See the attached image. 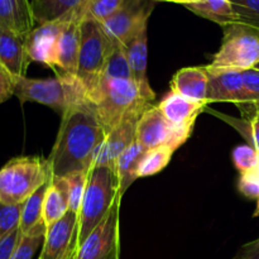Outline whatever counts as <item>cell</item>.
I'll use <instances>...</instances> for the list:
<instances>
[{
    "mask_svg": "<svg viewBox=\"0 0 259 259\" xmlns=\"http://www.w3.org/2000/svg\"><path fill=\"white\" fill-rule=\"evenodd\" d=\"M233 259H259V239L243 245Z\"/></svg>",
    "mask_w": 259,
    "mask_h": 259,
    "instance_id": "39",
    "label": "cell"
},
{
    "mask_svg": "<svg viewBox=\"0 0 259 259\" xmlns=\"http://www.w3.org/2000/svg\"><path fill=\"white\" fill-rule=\"evenodd\" d=\"M89 174H90V171H77L62 177L66 185V190H67L70 211L76 212V214L80 212L81 205H82L86 186H88Z\"/></svg>",
    "mask_w": 259,
    "mask_h": 259,
    "instance_id": "28",
    "label": "cell"
},
{
    "mask_svg": "<svg viewBox=\"0 0 259 259\" xmlns=\"http://www.w3.org/2000/svg\"><path fill=\"white\" fill-rule=\"evenodd\" d=\"M78 248V214L68 211L46 232L38 259H75Z\"/></svg>",
    "mask_w": 259,
    "mask_h": 259,
    "instance_id": "11",
    "label": "cell"
},
{
    "mask_svg": "<svg viewBox=\"0 0 259 259\" xmlns=\"http://www.w3.org/2000/svg\"><path fill=\"white\" fill-rule=\"evenodd\" d=\"M143 111L129 114L106 134L104 142L96 149L93 159V167L110 166L115 168L116 159L136 141L137 123Z\"/></svg>",
    "mask_w": 259,
    "mask_h": 259,
    "instance_id": "13",
    "label": "cell"
},
{
    "mask_svg": "<svg viewBox=\"0 0 259 259\" xmlns=\"http://www.w3.org/2000/svg\"><path fill=\"white\" fill-rule=\"evenodd\" d=\"M115 47L104 32L101 23L83 14L80 27V53L76 76L83 83L88 94L103 77L109 56Z\"/></svg>",
    "mask_w": 259,
    "mask_h": 259,
    "instance_id": "7",
    "label": "cell"
},
{
    "mask_svg": "<svg viewBox=\"0 0 259 259\" xmlns=\"http://www.w3.org/2000/svg\"><path fill=\"white\" fill-rule=\"evenodd\" d=\"M207 82H209V73L206 66L202 67L199 66V67H185L177 71L172 77L169 86L171 91L185 98L206 103Z\"/></svg>",
    "mask_w": 259,
    "mask_h": 259,
    "instance_id": "19",
    "label": "cell"
},
{
    "mask_svg": "<svg viewBox=\"0 0 259 259\" xmlns=\"http://www.w3.org/2000/svg\"><path fill=\"white\" fill-rule=\"evenodd\" d=\"M73 9L53 22L39 24L27 35V52L32 62L42 63L55 70L57 42Z\"/></svg>",
    "mask_w": 259,
    "mask_h": 259,
    "instance_id": "12",
    "label": "cell"
},
{
    "mask_svg": "<svg viewBox=\"0 0 259 259\" xmlns=\"http://www.w3.org/2000/svg\"><path fill=\"white\" fill-rule=\"evenodd\" d=\"M70 211L66 185L62 177L51 176L50 186L43 204V220L47 228L62 219Z\"/></svg>",
    "mask_w": 259,
    "mask_h": 259,
    "instance_id": "21",
    "label": "cell"
},
{
    "mask_svg": "<svg viewBox=\"0 0 259 259\" xmlns=\"http://www.w3.org/2000/svg\"><path fill=\"white\" fill-rule=\"evenodd\" d=\"M103 77L113 78H132L131 67L123 46H116L109 56L108 62L104 68ZM133 80V78H132Z\"/></svg>",
    "mask_w": 259,
    "mask_h": 259,
    "instance_id": "29",
    "label": "cell"
},
{
    "mask_svg": "<svg viewBox=\"0 0 259 259\" xmlns=\"http://www.w3.org/2000/svg\"><path fill=\"white\" fill-rule=\"evenodd\" d=\"M61 116L57 138L47 158L51 176L63 177L72 172H89L96 149L108 133L89 99L73 105Z\"/></svg>",
    "mask_w": 259,
    "mask_h": 259,
    "instance_id": "1",
    "label": "cell"
},
{
    "mask_svg": "<svg viewBox=\"0 0 259 259\" xmlns=\"http://www.w3.org/2000/svg\"><path fill=\"white\" fill-rule=\"evenodd\" d=\"M161 2H174V0H161Z\"/></svg>",
    "mask_w": 259,
    "mask_h": 259,
    "instance_id": "42",
    "label": "cell"
},
{
    "mask_svg": "<svg viewBox=\"0 0 259 259\" xmlns=\"http://www.w3.org/2000/svg\"><path fill=\"white\" fill-rule=\"evenodd\" d=\"M253 106V113H244L245 115L242 119L234 118V116L225 115V114L212 113L220 119L232 125L233 128L239 132L240 136L248 142L249 146L259 153V104H249Z\"/></svg>",
    "mask_w": 259,
    "mask_h": 259,
    "instance_id": "26",
    "label": "cell"
},
{
    "mask_svg": "<svg viewBox=\"0 0 259 259\" xmlns=\"http://www.w3.org/2000/svg\"><path fill=\"white\" fill-rule=\"evenodd\" d=\"M146 149L137 141H134L123 153L120 154L115 162V172L119 181V192L121 197L124 196L126 190L133 185L137 177V169L142 157L146 153Z\"/></svg>",
    "mask_w": 259,
    "mask_h": 259,
    "instance_id": "22",
    "label": "cell"
},
{
    "mask_svg": "<svg viewBox=\"0 0 259 259\" xmlns=\"http://www.w3.org/2000/svg\"><path fill=\"white\" fill-rule=\"evenodd\" d=\"M125 0H83L85 14L98 22L104 23L110 18Z\"/></svg>",
    "mask_w": 259,
    "mask_h": 259,
    "instance_id": "30",
    "label": "cell"
},
{
    "mask_svg": "<svg viewBox=\"0 0 259 259\" xmlns=\"http://www.w3.org/2000/svg\"><path fill=\"white\" fill-rule=\"evenodd\" d=\"M147 42H148L147 28H144L138 34L124 43L123 47L125 51L126 58H128L129 67H131L132 78L141 90L142 96L152 103L156 95H154L148 82V78H147V55H148Z\"/></svg>",
    "mask_w": 259,
    "mask_h": 259,
    "instance_id": "18",
    "label": "cell"
},
{
    "mask_svg": "<svg viewBox=\"0 0 259 259\" xmlns=\"http://www.w3.org/2000/svg\"><path fill=\"white\" fill-rule=\"evenodd\" d=\"M206 103L201 101H195L191 99H187L180 94L169 91L158 104V109L163 114L164 118L177 128L194 129V124L196 121L197 116L205 111Z\"/></svg>",
    "mask_w": 259,
    "mask_h": 259,
    "instance_id": "16",
    "label": "cell"
},
{
    "mask_svg": "<svg viewBox=\"0 0 259 259\" xmlns=\"http://www.w3.org/2000/svg\"><path fill=\"white\" fill-rule=\"evenodd\" d=\"M34 25L29 0H0V27L27 35Z\"/></svg>",
    "mask_w": 259,
    "mask_h": 259,
    "instance_id": "20",
    "label": "cell"
},
{
    "mask_svg": "<svg viewBox=\"0 0 259 259\" xmlns=\"http://www.w3.org/2000/svg\"><path fill=\"white\" fill-rule=\"evenodd\" d=\"M238 190L248 199H258L259 197V166L250 171L240 174L238 181Z\"/></svg>",
    "mask_w": 259,
    "mask_h": 259,
    "instance_id": "35",
    "label": "cell"
},
{
    "mask_svg": "<svg viewBox=\"0 0 259 259\" xmlns=\"http://www.w3.org/2000/svg\"><path fill=\"white\" fill-rule=\"evenodd\" d=\"M184 7L200 17L218 23L222 27L237 22L230 0H200Z\"/></svg>",
    "mask_w": 259,
    "mask_h": 259,
    "instance_id": "23",
    "label": "cell"
},
{
    "mask_svg": "<svg viewBox=\"0 0 259 259\" xmlns=\"http://www.w3.org/2000/svg\"><path fill=\"white\" fill-rule=\"evenodd\" d=\"M45 234H22L10 259H32L45 242Z\"/></svg>",
    "mask_w": 259,
    "mask_h": 259,
    "instance_id": "34",
    "label": "cell"
},
{
    "mask_svg": "<svg viewBox=\"0 0 259 259\" xmlns=\"http://www.w3.org/2000/svg\"><path fill=\"white\" fill-rule=\"evenodd\" d=\"M119 197L121 195L115 168L110 166L93 167L78 212V245L100 224Z\"/></svg>",
    "mask_w": 259,
    "mask_h": 259,
    "instance_id": "4",
    "label": "cell"
},
{
    "mask_svg": "<svg viewBox=\"0 0 259 259\" xmlns=\"http://www.w3.org/2000/svg\"><path fill=\"white\" fill-rule=\"evenodd\" d=\"M222 28V46L207 67L235 71L254 68L259 63V29L238 22Z\"/></svg>",
    "mask_w": 259,
    "mask_h": 259,
    "instance_id": "6",
    "label": "cell"
},
{
    "mask_svg": "<svg viewBox=\"0 0 259 259\" xmlns=\"http://www.w3.org/2000/svg\"><path fill=\"white\" fill-rule=\"evenodd\" d=\"M83 14V2L73 9L70 20L63 28L57 42L56 51V67L61 68L63 73L76 76L80 53V27Z\"/></svg>",
    "mask_w": 259,
    "mask_h": 259,
    "instance_id": "14",
    "label": "cell"
},
{
    "mask_svg": "<svg viewBox=\"0 0 259 259\" xmlns=\"http://www.w3.org/2000/svg\"><path fill=\"white\" fill-rule=\"evenodd\" d=\"M23 204L8 205L0 202V240L19 229Z\"/></svg>",
    "mask_w": 259,
    "mask_h": 259,
    "instance_id": "31",
    "label": "cell"
},
{
    "mask_svg": "<svg viewBox=\"0 0 259 259\" xmlns=\"http://www.w3.org/2000/svg\"><path fill=\"white\" fill-rule=\"evenodd\" d=\"M196 2H200V0H174L172 3H179V4L186 5V4H191V3H196Z\"/></svg>",
    "mask_w": 259,
    "mask_h": 259,
    "instance_id": "40",
    "label": "cell"
},
{
    "mask_svg": "<svg viewBox=\"0 0 259 259\" xmlns=\"http://www.w3.org/2000/svg\"><path fill=\"white\" fill-rule=\"evenodd\" d=\"M121 197H119L100 224L78 245L76 259H119L120 255V217Z\"/></svg>",
    "mask_w": 259,
    "mask_h": 259,
    "instance_id": "9",
    "label": "cell"
},
{
    "mask_svg": "<svg viewBox=\"0 0 259 259\" xmlns=\"http://www.w3.org/2000/svg\"><path fill=\"white\" fill-rule=\"evenodd\" d=\"M27 35L0 27V63L14 77H24L32 62L27 52Z\"/></svg>",
    "mask_w": 259,
    "mask_h": 259,
    "instance_id": "17",
    "label": "cell"
},
{
    "mask_svg": "<svg viewBox=\"0 0 259 259\" xmlns=\"http://www.w3.org/2000/svg\"><path fill=\"white\" fill-rule=\"evenodd\" d=\"M82 2L83 0H32L30 7L35 24L39 25L60 19Z\"/></svg>",
    "mask_w": 259,
    "mask_h": 259,
    "instance_id": "24",
    "label": "cell"
},
{
    "mask_svg": "<svg viewBox=\"0 0 259 259\" xmlns=\"http://www.w3.org/2000/svg\"><path fill=\"white\" fill-rule=\"evenodd\" d=\"M75 259H76V258H75Z\"/></svg>",
    "mask_w": 259,
    "mask_h": 259,
    "instance_id": "44",
    "label": "cell"
},
{
    "mask_svg": "<svg viewBox=\"0 0 259 259\" xmlns=\"http://www.w3.org/2000/svg\"><path fill=\"white\" fill-rule=\"evenodd\" d=\"M245 91V104H259V70L242 71Z\"/></svg>",
    "mask_w": 259,
    "mask_h": 259,
    "instance_id": "36",
    "label": "cell"
},
{
    "mask_svg": "<svg viewBox=\"0 0 259 259\" xmlns=\"http://www.w3.org/2000/svg\"><path fill=\"white\" fill-rule=\"evenodd\" d=\"M20 237H22V232L18 229L0 240V259H10Z\"/></svg>",
    "mask_w": 259,
    "mask_h": 259,
    "instance_id": "38",
    "label": "cell"
},
{
    "mask_svg": "<svg viewBox=\"0 0 259 259\" xmlns=\"http://www.w3.org/2000/svg\"><path fill=\"white\" fill-rule=\"evenodd\" d=\"M14 96L22 103H38L63 113L73 105L88 100V90L77 78L68 73H57L52 78H15Z\"/></svg>",
    "mask_w": 259,
    "mask_h": 259,
    "instance_id": "3",
    "label": "cell"
},
{
    "mask_svg": "<svg viewBox=\"0 0 259 259\" xmlns=\"http://www.w3.org/2000/svg\"><path fill=\"white\" fill-rule=\"evenodd\" d=\"M15 78L4 66L0 63V105L14 96Z\"/></svg>",
    "mask_w": 259,
    "mask_h": 259,
    "instance_id": "37",
    "label": "cell"
},
{
    "mask_svg": "<svg viewBox=\"0 0 259 259\" xmlns=\"http://www.w3.org/2000/svg\"><path fill=\"white\" fill-rule=\"evenodd\" d=\"M88 99L106 133L129 114L146 110L152 104L142 96L132 78L101 77L98 85L88 94Z\"/></svg>",
    "mask_w": 259,
    "mask_h": 259,
    "instance_id": "2",
    "label": "cell"
},
{
    "mask_svg": "<svg viewBox=\"0 0 259 259\" xmlns=\"http://www.w3.org/2000/svg\"><path fill=\"white\" fill-rule=\"evenodd\" d=\"M233 162L235 168L243 174L259 166V153L249 144L238 146L233 151Z\"/></svg>",
    "mask_w": 259,
    "mask_h": 259,
    "instance_id": "33",
    "label": "cell"
},
{
    "mask_svg": "<svg viewBox=\"0 0 259 259\" xmlns=\"http://www.w3.org/2000/svg\"><path fill=\"white\" fill-rule=\"evenodd\" d=\"M191 133L192 131L189 129L172 125L164 118L158 106L151 104L137 123L136 141L146 151L162 146L172 147L176 151L190 138Z\"/></svg>",
    "mask_w": 259,
    "mask_h": 259,
    "instance_id": "8",
    "label": "cell"
},
{
    "mask_svg": "<svg viewBox=\"0 0 259 259\" xmlns=\"http://www.w3.org/2000/svg\"><path fill=\"white\" fill-rule=\"evenodd\" d=\"M175 149L168 146L152 148L144 153L137 169V177H148L159 174L171 161Z\"/></svg>",
    "mask_w": 259,
    "mask_h": 259,
    "instance_id": "27",
    "label": "cell"
},
{
    "mask_svg": "<svg viewBox=\"0 0 259 259\" xmlns=\"http://www.w3.org/2000/svg\"><path fill=\"white\" fill-rule=\"evenodd\" d=\"M255 68H257V70H259V63H258L257 66H255Z\"/></svg>",
    "mask_w": 259,
    "mask_h": 259,
    "instance_id": "43",
    "label": "cell"
},
{
    "mask_svg": "<svg viewBox=\"0 0 259 259\" xmlns=\"http://www.w3.org/2000/svg\"><path fill=\"white\" fill-rule=\"evenodd\" d=\"M50 181L46 182L34 194L30 195L23 205L19 225V229L23 235L29 234L38 225L45 223V220H43V204H45V197L47 194L48 186H50Z\"/></svg>",
    "mask_w": 259,
    "mask_h": 259,
    "instance_id": "25",
    "label": "cell"
},
{
    "mask_svg": "<svg viewBox=\"0 0 259 259\" xmlns=\"http://www.w3.org/2000/svg\"><path fill=\"white\" fill-rule=\"evenodd\" d=\"M238 23L259 29V0H230Z\"/></svg>",
    "mask_w": 259,
    "mask_h": 259,
    "instance_id": "32",
    "label": "cell"
},
{
    "mask_svg": "<svg viewBox=\"0 0 259 259\" xmlns=\"http://www.w3.org/2000/svg\"><path fill=\"white\" fill-rule=\"evenodd\" d=\"M153 0H125L110 18L101 23L104 32L115 46H123L142 29L148 28Z\"/></svg>",
    "mask_w": 259,
    "mask_h": 259,
    "instance_id": "10",
    "label": "cell"
},
{
    "mask_svg": "<svg viewBox=\"0 0 259 259\" xmlns=\"http://www.w3.org/2000/svg\"><path fill=\"white\" fill-rule=\"evenodd\" d=\"M253 217L259 218V197L257 199V207H255V211H254V214H253Z\"/></svg>",
    "mask_w": 259,
    "mask_h": 259,
    "instance_id": "41",
    "label": "cell"
},
{
    "mask_svg": "<svg viewBox=\"0 0 259 259\" xmlns=\"http://www.w3.org/2000/svg\"><path fill=\"white\" fill-rule=\"evenodd\" d=\"M206 103H234L245 104V91L242 71L218 70L207 67Z\"/></svg>",
    "mask_w": 259,
    "mask_h": 259,
    "instance_id": "15",
    "label": "cell"
},
{
    "mask_svg": "<svg viewBox=\"0 0 259 259\" xmlns=\"http://www.w3.org/2000/svg\"><path fill=\"white\" fill-rule=\"evenodd\" d=\"M50 179L51 171L47 159L38 156L12 158L0 168V202L8 205L23 204Z\"/></svg>",
    "mask_w": 259,
    "mask_h": 259,
    "instance_id": "5",
    "label": "cell"
}]
</instances>
